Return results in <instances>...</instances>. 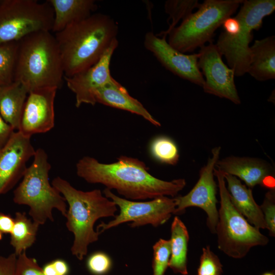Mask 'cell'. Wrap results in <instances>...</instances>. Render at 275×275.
Returning a JSON list of instances; mask_svg holds the SVG:
<instances>
[{
	"instance_id": "6da1fadb",
	"label": "cell",
	"mask_w": 275,
	"mask_h": 275,
	"mask_svg": "<svg viewBox=\"0 0 275 275\" xmlns=\"http://www.w3.org/2000/svg\"><path fill=\"white\" fill-rule=\"evenodd\" d=\"M76 170L77 176L86 182L103 184L131 201L174 197L186 185L182 178L167 181L156 178L143 161L126 156H121L111 163L84 156L76 163Z\"/></svg>"
},
{
	"instance_id": "7a4b0ae2",
	"label": "cell",
	"mask_w": 275,
	"mask_h": 275,
	"mask_svg": "<svg viewBox=\"0 0 275 275\" xmlns=\"http://www.w3.org/2000/svg\"><path fill=\"white\" fill-rule=\"evenodd\" d=\"M118 26L108 15L92 14L55 33L64 76L90 68L117 39Z\"/></svg>"
},
{
	"instance_id": "3957f363",
	"label": "cell",
	"mask_w": 275,
	"mask_h": 275,
	"mask_svg": "<svg viewBox=\"0 0 275 275\" xmlns=\"http://www.w3.org/2000/svg\"><path fill=\"white\" fill-rule=\"evenodd\" d=\"M51 184L68 204L66 226L74 235L71 252L81 261L88 253L89 245L98 240L99 234L94 229L95 223L100 218L115 217L117 206L100 189L78 190L60 177L54 178Z\"/></svg>"
},
{
	"instance_id": "277c9868",
	"label": "cell",
	"mask_w": 275,
	"mask_h": 275,
	"mask_svg": "<svg viewBox=\"0 0 275 275\" xmlns=\"http://www.w3.org/2000/svg\"><path fill=\"white\" fill-rule=\"evenodd\" d=\"M64 76L61 54L51 32H35L18 41L14 81L29 92L44 88L58 89Z\"/></svg>"
},
{
	"instance_id": "5b68a950",
	"label": "cell",
	"mask_w": 275,
	"mask_h": 275,
	"mask_svg": "<svg viewBox=\"0 0 275 275\" xmlns=\"http://www.w3.org/2000/svg\"><path fill=\"white\" fill-rule=\"evenodd\" d=\"M32 164L28 167L22 179L13 191V200L29 207V214L39 226L48 220L53 222L56 209L66 216L67 205L64 197L49 181L51 165L42 149L36 150Z\"/></svg>"
},
{
	"instance_id": "8992f818",
	"label": "cell",
	"mask_w": 275,
	"mask_h": 275,
	"mask_svg": "<svg viewBox=\"0 0 275 275\" xmlns=\"http://www.w3.org/2000/svg\"><path fill=\"white\" fill-rule=\"evenodd\" d=\"M242 0H205L169 33L168 43L185 53L212 42L215 31L235 13Z\"/></svg>"
},
{
	"instance_id": "52a82bcc",
	"label": "cell",
	"mask_w": 275,
	"mask_h": 275,
	"mask_svg": "<svg viewBox=\"0 0 275 275\" xmlns=\"http://www.w3.org/2000/svg\"><path fill=\"white\" fill-rule=\"evenodd\" d=\"M220 195V208L215 233L218 249L227 256L235 258L244 257L250 249L263 246L268 238L259 229L251 225L231 203L222 171L214 169Z\"/></svg>"
},
{
	"instance_id": "ba28073f",
	"label": "cell",
	"mask_w": 275,
	"mask_h": 275,
	"mask_svg": "<svg viewBox=\"0 0 275 275\" xmlns=\"http://www.w3.org/2000/svg\"><path fill=\"white\" fill-rule=\"evenodd\" d=\"M242 4L235 16L240 23L239 32L234 35L222 32L215 44L236 76L248 72L251 56L249 45L253 39V31L259 30L263 18L275 10L274 0H245Z\"/></svg>"
},
{
	"instance_id": "9c48e42d",
	"label": "cell",
	"mask_w": 275,
	"mask_h": 275,
	"mask_svg": "<svg viewBox=\"0 0 275 275\" xmlns=\"http://www.w3.org/2000/svg\"><path fill=\"white\" fill-rule=\"evenodd\" d=\"M53 22V10L47 1L1 0L0 44L37 32H51Z\"/></svg>"
},
{
	"instance_id": "30bf717a",
	"label": "cell",
	"mask_w": 275,
	"mask_h": 275,
	"mask_svg": "<svg viewBox=\"0 0 275 275\" xmlns=\"http://www.w3.org/2000/svg\"><path fill=\"white\" fill-rule=\"evenodd\" d=\"M104 195L113 201L119 208V213L107 223L101 222L97 228L100 234L103 232L124 223L130 222L129 226L135 228L146 225L157 227L166 223L175 214L177 202L175 198L162 196L149 201L138 202L129 200L114 194L105 188Z\"/></svg>"
},
{
	"instance_id": "8fae6325",
	"label": "cell",
	"mask_w": 275,
	"mask_h": 275,
	"mask_svg": "<svg viewBox=\"0 0 275 275\" xmlns=\"http://www.w3.org/2000/svg\"><path fill=\"white\" fill-rule=\"evenodd\" d=\"M221 150L220 146L212 149V155L200 170L199 178L194 187L186 195L175 197L177 205L175 214L181 213L190 207L202 209L207 214V225L212 233H215L218 218L217 186L214 179V169L219 160Z\"/></svg>"
},
{
	"instance_id": "7c38bea8",
	"label": "cell",
	"mask_w": 275,
	"mask_h": 275,
	"mask_svg": "<svg viewBox=\"0 0 275 275\" xmlns=\"http://www.w3.org/2000/svg\"><path fill=\"white\" fill-rule=\"evenodd\" d=\"M198 66L205 79L204 92L226 98L235 104L241 103L234 82L235 71L223 61L215 44L209 43L200 48Z\"/></svg>"
},
{
	"instance_id": "4fadbf2b",
	"label": "cell",
	"mask_w": 275,
	"mask_h": 275,
	"mask_svg": "<svg viewBox=\"0 0 275 275\" xmlns=\"http://www.w3.org/2000/svg\"><path fill=\"white\" fill-rule=\"evenodd\" d=\"M144 44L145 47L153 54L166 69L203 87L205 80L198 66V53H182L172 47L166 41V37L160 38L151 32L145 34Z\"/></svg>"
},
{
	"instance_id": "5bb4252c",
	"label": "cell",
	"mask_w": 275,
	"mask_h": 275,
	"mask_svg": "<svg viewBox=\"0 0 275 275\" xmlns=\"http://www.w3.org/2000/svg\"><path fill=\"white\" fill-rule=\"evenodd\" d=\"M36 150L31 137L15 131L8 144L0 150V195L11 190L22 178L26 163Z\"/></svg>"
},
{
	"instance_id": "9a60e30c",
	"label": "cell",
	"mask_w": 275,
	"mask_h": 275,
	"mask_svg": "<svg viewBox=\"0 0 275 275\" xmlns=\"http://www.w3.org/2000/svg\"><path fill=\"white\" fill-rule=\"evenodd\" d=\"M118 45L117 40L94 65L72 76H64L68 88L75 95L77 107L82 104L95 105L96 103L95 99L96 91L114 78L111 74L110 63Z\"/></svg>"
},
{
	"instance_id": "2e32d148",
	"label": "cell",
	"mask_w": 275,
	"mask_h": 275,
	"mask_svg": "<svg viewBox=\"0 0 275 275\" xmlns=\"http://www.w3.org/2000/svg\"><path fill=\"white\" fill-rule=\"evenodd\" d=\"M57 90L44 88L29 92L17 131L31 137L34 134L46 132L53 127Z\"/></svg>"
},
{
	"instance_id": "e0dca14e",
	"label": "cell",
	"mask_w": 275,
	"mask_h": 275,
	"mask_svg": "<svg viewBox=\"0 0 275 275\" xmlns=\"http://www.w3.org/2000/svg\"><path fill=\"white\" fill-rule=\"evenodd\" d=\"M215 167L225 174L239 178L251 189L257 185L274 188L273 168L262 159L231 156L218 160Z\"/></svg>"
},
{
	"instance_id": "ac0fdd59",
	"label": "cell",
	"mask_w": 275,
	"mask_h": 275,
	"mask_svg": "<svg viewBox=\"0 0 275 275\" xmlns=\"http://www.w3.org/2000/svg\"><path fill=\"white\" fill-rule=\"evenodd\" d=\"M95 99L96 103L135 114L154 126H161L143 105L114 78L96 91Z\"/></svg>"
},
{
	"instance_id": "d6986e66",
	"label": "cell",
	"mask_w": 275,
	"mask_h": 275,
	"mask_svg": "<svg viewBox=\"0 0 275 275\" xmlns=\"http://www.w3.org/2000/svg\"><path fill=\"white\" fill-rule=\"evenodd\" d=\"M224 174L230 199L235 208L252 226L259 229H266L263 214L254 200L252 189L243 184L236 177Z\"/></svg>"
},
{
	"instance_id": "ffe728a7",
	"label": "cell",
	"mask_w": 275,
	"mask_h": 275,
	"mask_svg": "<svg viewBox=\"0 0 275 275\" xmlns=\"http://www.w3.org/2000/svg\"><path fill=\"white\" fill-rule=\"evenodd\" d=\"M47 2L53 10L51 32L55 33L88 17L97 8L94 0H48Z\"/></svg>"
},
{
	"instance_id": "44dd1931",
	"label": "cell",
	"mask_w": 275,
	"mask_h": 275,
	"mask_svg": "<svg viewBox=\"0 0 275 275\" xmlns=\"http://www.w3.org/2000/svg\"><path fill=\"white\" fill-rule=\"evenodd\" d=\"M250 48L251 61L247 73L259 81L274 79V36L256 40Z\"/></svg>"
},
{
	"instance_id": "7402d4cb",
	"label": "cell",
	"mask_w": 275,
	"mask_h": 275,
	"mask_svg": "<svg viewBox=\"0 0 275 275\" xmlns=\"http://www.w3.org/2000/svg\"><path fill=\"white\" fill-rule=\"evenodd\" d=\"M28 93L19 81L0 86V115L14 130H18Z\"/></svg>"
},
{
	"instance_id": "603a6c76",
	"label": "cell",
	"mask_w": 275,
	"mask_h": 275,
	"mask_svg": "<svg viewBox=\"0 0 275 275\" xmlns=\"http://www.w3.org/2000/svg\"><path fill=\"white\" fill-rule=\"evenodd\" d=\"M171 253L169 263L175 273L187 275V251L189 234L186 227L179 217L174 218L171 227Z\"/></svg>"
},
{
	"instance_id": "cb8c5ba5",
	"label": "cell",
	"mask_w": 275,
	"mask_h": 275,
	"mask_svg": "<svg viewBox=\"0 0 275 275\" xmlns=\"http://www.w3.org/2000/svg\"><path fill=\"white\" fill-rule=\"evenodd\" d=\"M14 221L10 233V244L18 256L34 243L40 226L29 218L25 212H16Z\"/></svg>"
},
{
	"instance_id": "d4e9b609",
	"label": "cell",
	"mask_w": 275,
	"mask_h": 275,
	"mask_svg": "<svg viewBox=\"0 0 275 275\" xmlns=\"http://www.w3.org/2000/svg\"><path fill=\"white\" fill-rule=\"evenodd\" d=\"M197 0H168L165 2V12L169 15L168 23L169 28L167 31L161 32L158 37H166L170 31L176 27L180 20H184L193 12L195 9H198L200 6Z\"/></svg>"
},
{
	"instance_id": "484cf974",
	"label": "cell",
	"mask_w": 275,
	"mask_h": 275,
	"mask_svg": "<svg viewBox=\"0 0 275 275\" xmlns=\"http://www.w3.org/2000/svg\"><path fill=\"white\" fill-rule=\"evenodd\" d=\"M150 152L152 157L161 163L175 165L179 159L177 145L167 136H159L154 138L150 144Z\"/></svg>"
},
{
	"instance_id": "4316f807",
	"label": "cell",
	"mask_w": 275,
	"mask_h": 275,
	"mask_svg": "<svg viewBox=\"0 0 275 275\" xmlns=\"http://www.w3.org/2000/svg\"><path fill=\"white\" fill-rule=\"evenodd\" d=\"M18 41L0 44V86L14 81Z\"/></svg>"
},
{
	"instance_id": "83f0119b",
	"label": "cell",
	"mask_w": 275,
	"mask_h": 275,
	"mask_svg": "<svg viewBox=\"0 0 275 275\" xmlns=\"http://www.w3.org/2000/svg\"><path fill=\"white\" fill-rule=\"evenodd\" d=\"M171 253L170 240L159 239L153 246V275H164Z\"/></svg>"
},
{
	"instance_id": "f1b7e54d",
	"label": "cell",
	"mask_w": 275,
	"mask_h": 275,
	"mask_svg": "<svg viewBox=\"0 0 275 275\" xmlns=\"http://www.w3.org/2000/svg\"><path fill=\"white\" fill-rule=\"evenodd\" d=\"M223 265L217 255L207 245L202 249L197 275H222Z\"/></svg>"
},
{
	"instance_id": "f546056e",
	"label": "cell",
	"mask_w": 275,
	"mask_h": 275,
	"mask_svg": "<svg viewBox=\"0 0 275 275\" xmlns=\"http://www.w3.org/2000/svg\"><path fill=\"white\" fill-rule=\"evenodd\" d=\"M87 267L88 270L94 275H105L111 269L112 261L106 253L96 252L88 257Z\"/></svg>"
},
{
	"instance_id": "4dcf8cb0",
	"label": "cell",
	"mask_w": 275,
	"mask_h": 275,
	"mask_svg": "<svg viewBox=\"0 0 275 275\" xmlns=\"http://www.w3.org/2000/svg\"><path fill=\"white\" fill-rule=\"evenodd\" d=\"M261 210L263 214L266 225V229L269 232L271 236L275 235V190L274 188L270 189L264 197L261 206Z\"/></svg>"
},
{
	"instance_id": "1f68e13d",
	"label": "cell",
	"mask_w": 275,
	"mask_h": 275,
	"mask_svg": "<svg viewBox=\"0 0 275 275\" xmlns=\"http://www.w3.org/2000/svg\"><path fill=\"white\" fill-rule=\"evenodd\" d=\"M14 275H45L36 260L25 252L17 256Z\"/></svg>"
},
{
	"instance_id": "d6a6232c",
	"label": "cell",
	"mask_w": 275,
	"mask_h": 275,
	"mask_svg": "<svg viewBox=\"0 0 275 275\" xmlns=\"http://www.w3.org/2000/svg\"><path fill=\"white\" fill-rule=\"evenodd\" d=\"M17 257L14 253L8 256H0V275H14Z\"/></svg>"
},
{
	"instance_id": "836d02e7",
	"label": "cell",
	"mask_w": 275,
	"mask_h": 275,
	"mask_svg": "<svg viewBox=\"0 0 275 275\" xmlns=\"http://www.w3.org/2000/svg\"><path fill=\"white\" fill-rule=\"evenodd\" d=\"M14 132V129L0 115V150L8 144Z\"/></svg>"
},
{
	"instance_id": "e575fe53",
	"label": "cell",
	"mask_w": 275,
	"mask_h": 275,
	"mask_svg": "<svg viewBox=\"0 0 275 275\" xmlns=\"http://www.w3.org/2000/svg\"><path fill=\"white\" fill-rule=\"evenodd\" d=\"M224 32L230 35H234L239 31L240 23L235 16L228 17L225 20L223 24Z\"/></svg>"
},
{
	"instance_id": "d590c367",
	"label": "cell",
	"mask_w": 275,
	"mask_h": 275,
	"mask_svg": "<svg viewBox=\"0 0 275 275\" xmlns=\"http://www.w3.org/2000/svg\"><path fill=\"white\" fill-rule=\"evenodd\" d=\"M14 223V218L10 215L0 212V232L2 234H10Z\"/></svg>"
},
{
	"instance_id": "8d00e7d4",
	"label": "cell",
	"mask_w": 275,
	"mask_h": 275,
	"mask_svg": "<svg viewBox=\"0 0 275 275\" xmlns=\"http://www.w3.org/2000/svg\"><path fill=\"white\" fill-rule=\"evenodd\" d=\"M51 262L58 275H68L69 267L65 261L62 259H56Z\"/></svg>"
},
{
	"instance_id": "74e56055",
	"label": "cell",
	"mask_w": 275,
	"mask_h": 275,
	"mask_svg": "<svg viewBox=\"0 0 275 275\" xmlns=\"http://www.w3.org/2000/svg\"><path fill=\"white\" fill-rule=\"evenodd\" d=\"M42 269L45 275H58L52 262L46 264Z\"/></svg>"
},
{
	"instance_id": "f35d334b",
	"label": "cell",
	"mask_w": 275,
	"mask_h": 275,
	"mask_svg": "<svg viewBox=\"0 0 275 275\" xmlns=\"http://www.w3.org/2000/svg\"><path fill=\"white\" fill-rule=\"evenodd\" d=\"M262 275H274L273 273L270 272H266L263 273Z\"/></svg>"
},
{
	"instance_id": "ab89813d",
	"label": "cell",
	"mask_w": 275,
	"mask_h": 275,
	"mask_svg": "<svg viewBox=\"0 0 275 275\" xmlns=\"http://www.w3.org/2000/svg\"><path fill=\"white\" fill-rule=\"evenodd\" d=\"M2 233L0 232V240L2 239Z\"/></svg>"
},
{
	"instance_id": "60d3db41",
	"label": "cell",
	"mask_w": 275,
	"mask_h": 275,
	"mask_svg": "<svg viewBox=\"0 0 275 275\" xmlns=\"http://www.w3.org/2000/svg\"><path fill=\"white\" fill-rule=\"evenodd\" d=\"M0 1H1V0H0Z\"/></svg>"
}]
</instances>
